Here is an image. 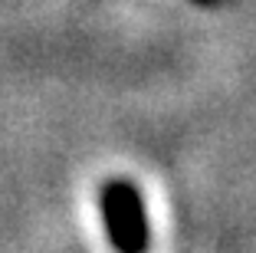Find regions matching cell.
<instances>
[{"label": "cell", "instance_id": "cell-2", "mask_svg": "<svg viewBox=\"0 0 256 253\" xmlns=\"http://www.w3.org/2000/svg\"><path fill=\"white\" fill-rule=\"evenodd\" d=\"M197 4H214V0H197Z\"/></svg>", "mask_w": 256, "mask_h": 253}, {"label": "cell", "instance_id": "cell-1", "mask_svg": "<svg viewBox=\"0 0 256 253\" xmlns=\"http://www.w3.org/2000/svg\"><path fill=\"white\" fill-rule=\"evenodd\" d=\"M102 220H106L108 240L118 253H148L151 227L135 181L128 178L106 181V187H102Z\"/></svg>", "mask_w": 256, "mask_h": 253}]
</instances>
